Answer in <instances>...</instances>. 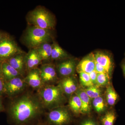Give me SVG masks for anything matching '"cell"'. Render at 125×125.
<instances>
[{
  "label": "cell",
  "instance_id": "obj_28",
  "mask_svg": "<svg viewBox=\"0 0 125 125\" xmlns=\"http://www.w3.org/2000/svg\"><path fill=\"white\" fill-rule=\"evenodd\" d=\"M97 73L95 71L92 72L91 73H90L89 75L90 77L91 81L93 84L94 85H96L97 83Z\"/></svg>",
  "mask_w": 125,
  "mask_h": 125
},
{
  "label": "cell",
  "instance_id": "obj_30",
  "mask_svg": "<svg viewBox=\"0 0 125 125\" xmlns=\"http://www.w3.org/2000/svg\"><path fill=\"white\" fill-rule=\"evenodd\" d=\"M5 83L3 82L2 78L0 77V94L4 92Z\"/></svg>",
  "mask_w": 125,
  "mask_h": 125
},
{
  "label": "cell",
  "instance_id": "obj_1",
  "mask_svg": "<svg viewBox=\"0 0 125 125\" xmlns=\"http://www.w3.org/2000/svg\"><path fill=\"white\" fill-rule=\"evenodd\" d=\"M44 108L38 96L27 94L14 101L10 113L15 125H27L37 118Z\"/></svg>",
  "mask_w": 125,
  "mask_h": 125
},
{
  "label": "cell",
  "instance_id": "obj_18",
  "mask_svg": "<svg viewBox=\"0 0 125 125\" xmlns=\"http://www.w3.org/2000/svg\"><path fill=\"white\" fill-rule=\"evenodd\" d=\"M52 45L48 42L41 44L36 48L42 60H47L51 58Z\"/></svg>",
  "mask_w": 125,
  "mask_h": 125
},
{
  "label": "cell",
  "instance_id": "obj_33",
  "mask_svg": "<svg viewBox=\"0 0 125 125\" xmlns=\"http://www.w3.org/2000/svg\"><path fill=\"white\" fill-rule=\"evenodd\" d=\"M47 125V124H37V125Z\"/></svg>",
  "mask_w": 125,
  "mask_h": 125
},
{
  "label": "cell",
  "instance_id": "obj_5",
  "mask_svg": "<svg viewBox=\"0 0 125 125\" xmlns=\"http://www.w3.org/2000/svg\"><path fill=\"white\" fill-rule=\"evenodd\" d=\"M71 120L69 112L63 106L50 110L47 116V123L49 125H66Z\"/></svg>",
  "mask_w": 125,
  "mask_h": 125
},
{
  "label": "cell",
  "instance_id": "obj_25",
  "mask_svg": "<svg viewBox=\"0 0 125 125\" xmlns=\"http://www.w3.org/2000/svg\"><path fill=\"white\" fill-rule=\"evenodd\" d=\"M84 90L91 99H93L101 96V90L97 86L93 85L87 87Z\"/></svg>",
  "mask_w": 125,
  "mask_h": 125
},
{
  "label": "cell",
  "instance_id": "obj_19",
  "mask_svg": "<svg viewBox=\"0 0 125 125\" xmlns=\"http://www.w3.org/2000/svg\"><path fill=\"white\" fill-rule=\"evenodd\" d=\"M69 106L72 112L76 114L81 113V101L79 97L74 94L72 95L70 99L69 104Z\"/></svg>",
  "mask_w": 125,
  "mask_h": 125
},
{
  "label": "cell",
  "instance_id": "obj_6",
  "mask_svg": "<svg viewBox=\"0 0 125 125\" xmlns=\"http://www.w3.org/2000/svg\"><path fill=\"white\" fill-rule=\"evenodd\" d=\"M22 76L16 77L5 83L4 92L9 96H16L24 91L27 84Z\"/></svg>",
  "mask_w": 125,
  "mask_h": 125
},
{
  "label": "cell",
  "instance_id": "obj_17",
  "mask_svg": "<svg viewBox=\"0 0 125 125\" xmlns=\"http://www.w3.org/2000/svg\"><path fill=\"white\" fill-rule=\"evenodd\" d=\"M1 70L2 75L7 81L18 76H22L7 62H4L1 64Z\"/></svg>",
  "mask_w": 125,
  "mask_h": 125
},
{
  "label": "cell",
  "instance_id": "obj_8",
  "mask_svg": "<svg viewBox=\"0 0 125 125\" xmlns=\"http://www.w3.org/2000/svg\"><path fill=\"white\" fill-rule=\"evenodd\" d=\"M20 52L17 45L12 40L5 39L0 43V59L12 57Z\"/></svg>",
  "mask_w": 125,
  "mask_h": 125
},
{
  "label": "cell",
  "instance_id": "obj_36",
  "mask_svg": "<svg viewBox=\"0 0 125 125\" xmlns=\"http://www.w3.org/2000/svg\"></svg>",
  "mask_w": 125,
  "mask_h": 125
},
{
  "label": "cell",
  "instance_id": "obj_9",
  "mask_svg": "<svg viewBox=\"0 0 125 125\" xmlns=\"http://www.w3.org/2000/svg\"><path fill=\"white\" fill-rule=\"evenodd\" d=\"M95 65L94 54L92 52L84 57L79 62L76 66V71L79 73L84 72L89 74L94 71Z\"/></svg>",
  "mask_w": 125,
  "mask_h": 125
},
{
  "label": "cell",
  "instance_id": "obj_14",
  "mask_svg": "<svg viewBox=\"0 0 125 125\" xmlns=\"http://www.w3.org/2000/svg\"><path fill=\"white\" fill-rule=\"evenodd\" d=\"M76 67L75 61L73 60H68L60 63L57 66V70L61 76L65 78L72 76Z\"/></svg>",
  "mask_w": 125,
  "mask_h": 125
},
{
  "label": "cell",
  "instance_id": "obj_21",
  "mask_svg": "<svg viewBox=\"0 0 125 125\" xmlns=\"http://www.w3.org/2000/svg\"><path fill=\"white\" fill-rule=\"evenodd\" d=\"M52 46L51 58L52 60H59L67 57L66 52L56 43H54Z\"/></svg>",
  "mask_w": 125,
  "mask_h": 125
},
{
  "label": "cell",
  "instance_id": "obj_35",
  "mask_svg": "<svg viewBox=\"0 0 125 125\" xmlns=\"http://www.w3.org/2000/svg\"><path fill=\"white\" fill-rule=\"evenodd\" d=\"M1 108V104L0 102V110Z\"/></svg>",
  "mask_w": 125,
  "mask_h": 125
},
{
  "label": "cell",
  "instance_id": "obj_29",
  "mask_svg": "<svg viewBox=\"0 0 125 125\" xmlns=\"http://www.w3.org/2000/svg\"><path fill=\"white\" fill-rule=\"evenodd\" d=\"M80 125H98L94 121L90 119L85 120L82 122Z\"/></svg>",
  "mask_w": 125,
  "mask_h": 125
},
{
  "label": "cell",
  "instance_id": "obj_16",
  "mask_svg": "<svg viewBox=\"0 0 125 125\" xmlns=\"http://www.w3.org/2000/svg\"><path fill=\"white\" fill-rule=\"evenodd\" d=\"M75 94L79 97L81 101V113L85 114L89 113L92 107V99L88 96L84 90L81 89L77 90Z\"/></svg>",
  "mask_w": 125,
  "mask_h": 125
},
{
  "label": "cell",
  "instance_id": "obj_12",
  "mask_svg": "<svg viewBox=\"0 0 125 125\" xmlns=\"http://www.w3.org/2000/svg\"><path fill=\"white\" fill-rule=\"evenodd\" d=\"M94 55L96 62L103 66L110 75L113 68V61L111 57L109 54L100 52H97Z\"/></svg>",
  "mask_w": 125,
  "mask_h": 125
},
{
  "label": "cell",
  "instance_id": "obj_4",
  "mask_svg": "<svg viewBox=\"0 0 125 125\" xmlns=\"http://www.w3.org/2000/svg\"><path fill=\"white\" fill-rule=\"evenodd\" d=\"M51 38L50 30L32 26L27 29L24 38L28 46L35 48L42 43L48 42Z\"/></svg>",
  "mask_w": 125,
  "mask_h": 125
},
{
  "label": "cell",
  "instance_id": "obj_2",
  "mask_svg": "<svg viewBox=\"0 0 125 125\" xmlns=\"http://www.w3.org/2000/svg\"><path fill=\"white\" fill-rule=\"evenodd\" d=\"M37 96L44 108L49 110L62 106L66 101L64 94L58 85H44L38 90Z\"/></svg>",
  "mask_w": 125,
  "mask_h": 125
},
{
  "label": "cell",
  "instance_id": "obj_23",
  "mask_svg": "<svg viewBox=\"0 0 125 125\" xmlns=\"http://www.w3.org/2000/svg\"><path fill=\"white\" fill-rule=\"evenodd\" d=\"M93 105L95 111L98 113L103 112L106 106L104 99L101 96L93 99Z\"/></svg>",
  "mask_w": 125,
  "mask_h": 125
},
{
  "label": "cell",
  "instance_id": "obj_15",
  "mask_svg": "<svg viewBox=\"0 0 125 125\" xmlns=\"http://www.w3.org/2000/svg\"><path fill=\"white\" fill-rule=\"evenodd\" d=\"M15 69L22 76L24 73L25 67V56L20 53L14 56L9 59L7 62Z\"/></svg>",
  "mask_w": 125,
  "mask_h": 125
},
{
  "label": "cell",
  "instance_id": "obj_13",
  "mask_svg": "<svg viewBox=\"0 0 125 125\" xmlns=\"http://www.w3.org/2000/svg\"><path fill=\"white\" fill-rule=\"evenodd\" d=\"M42 61L36 48H32L25 56L26 69L29 71L37 67Z\"/></svg>",
  "mask_w": 125,
  "mask_h": 125
},
{
  "label": "cell",
  "instance_id": "obj_32",
  "mask_svg": "<svg viewBox=\"0 0 125 125\" xmlns=\"http://www.w3.org/2000/svg\"><path fill=\"white\" fill-rule=\"evenodd\" d=\"M1 63L0 62V77H1V75H2V74H1Z\"/></svg>",
  "mask_w": 125,
  "mask_h": 125
},
{
  "label": "cell",
  "instance_id": "obj_26",
  "mask_svg": "<svg viewBox=\"0 0 125 125\" xmlns=\"http://www.w3.org/2000/svg\"><path fill=\"white\" fill-rule=\"evenodd\" d=\"M79 78L81 83L84 87L87 88L94 85L90 79L89 74L84 72L80 73Z\"/></svg>",
  "mask_w": 125,
  "mask_h": 125
},
{
  "label": "cell",
  "instance_id": "obj_20",
  "mask_svg": "<svg viewBox=\"0 0 125 125\" xmlns=\"http://www.w3.org/2000/svg\"><path fill=\"white\" fill-rule=\"evenodd\" d=\"M106 97L107 102L110 106H114L117 102L118 99V94L112 85L109 84L107 86Z\"/></svg>",
  "mask_w": 125,
  "mask_h": 125
},
{
  "label": "cell",
  "instance_id": "obj_34",
  "mask_svg": "<svg viewBox=\"0 0 125 125\" xmlns=\"http://www.w3.org/2000/svg\"><path fill=\"white\" fill-rule=\"evenodd\" d=\"M2 39H1V35L0 34V43L2 41Z\"/></svg>",
  "mask_w": 125,
  "mask_h": 125
},
{
  "label": "cell",
  "instance_id": "obj_10",
  "mask_svg": "<svg viewBox=\"0 0 125 125\" xmlns=\"http://www.w3.org/2000/svg\"><path fill=\"white\" fill-rule=\"evenodd\" d=\"M24 80L27 85L34 89L38 90L43 86L40 69L38 67L29 71Z\"/></svg>",
  "mask_w": 125,
  "mask_h": 125
},
{
  "label": "cell",
  "instance_id": "obj_11",
  "mask_svg": "<svg viewBox=\"0 0 125 125\" xmlns=\"http://www.w3.org/2000/svg\"><path fill=\"white\" fill-rule=\"evenodd\" d=\"M58 85L65 95L72 96L78 90L76 81L72 76L63 78L59 82Z\"/></svg>",
  "mask_w": 125,
  "mask_h": 125
},
{
  "label": "cell",
  "instance_id": "obj_31",
  "mask_svg": "<svg viewBox=\"0 0 125 125\" xmlns=\"http://www.w3.org/2000/svg\"><path fill=\"white\" fill-rule=\"evenodd\" d=\"M121 66L122 68V70H123V74H124V76L125 77V60L123 61Z\"/></svg>",
  "mask_w": 125,
  "mask_h": 125
},
{
  "label": "cell",
  "instance_id": "obj_7",
  "mask_svg": "<svg viewBox=\"0 0 125 125\" xmlns=\"http://www.w3.org/2000/svg\"><path fill=\"white\" fill-rule=\"evenodd\" d=\"M39 69L43 86L54 85V83L58 80L56 71L53 65L44 64Z\"/></svg>",
  "mask_w": 125,
  "mask_h": 125
},
{
  "label": "cell",
  "instance_id": "obj_27",
  "mask_svg": "<svg viewBox=\"0 0 125 125\" xmlns=\"http://www.w3.org/2000/svg\"><path fill=\"white\" fill-rule=\"evenodd\" d=\"M94 71L97 73H108L104 68L96 62V65H95V70Z\"/></svg>",
  "mask_w": 125,
  "mask_h": 125
},
{
  "label": "cell",
  "instance_id": "obj_24",
  "mask_svg": "<svg viewBox=\"0 0 125 125\" xmlns=\"http://www.w3.org/2000/svg\"><path fill=\"white\" fill-rule=\"evenodd\" d=\"M110 75L107 73H98L96 85L98 86H105L110 84Z\"/></svg>",
  "mask_w": 125,
  "mask_h": 125
},
{
  "label": "cell",
  "instance_id": "obj_22",
  "mask_svg": "<svg viewBox=\"0 0 125 125\" xmlns=\"http://www.w3.org/2000/svg\"><path fill=\"white\" fill-rule=\"evenodd\" d=\"M116 117V114L114 111H109L102 117L101 122L103 125H114Z\"/></svg>",
  "mask_w": 125,
  "mask_h": 125
},
{
  "label": "cell",
  "instance_id": "obj_3",
  "mask_svg": "<svg viewBox=\"0 0 125 125\" xmlns=\"http://www.w3.org/2000/svg\"><path fill=\"white\" fill-rule=\"evenodd\" d=\"M28 19L32 26L40 28L51 30L55 27L53 16L49 11L42 7H38L31 11L28 16Z\"/></svg>",
  "mask_w": 125,
  "mask_h": 125
}]
</instances>
